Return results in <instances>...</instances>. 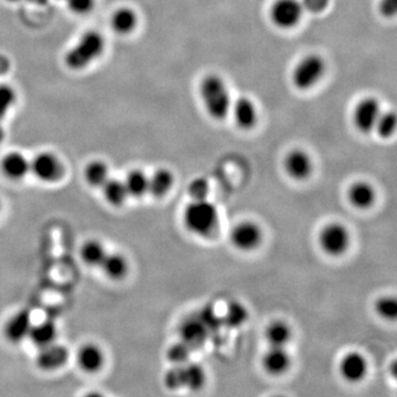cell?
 Listing matches in <instances>:
<instances>
[{"mask_svg": "<svg viewBox=\"0 0 397 397\" xmlns=\"http://www.w3.org/2000/svg\"><path fill=\"white\" fill-rule=\"evenodd\" d=\"M200 95L206 112L214 120H225L231 111L232 102L225 82L217 74L204 77L200 84Z\"/></svg>", "mask_w": 397, "mask_h": 397, "instance_id": "obj_1", "label": "cell"}, {"mask_svg": "<svg viewBox=\"0 0 397 397\" xmlns=\"http://www.w3.org/2000/svg\"><path fill=\"white\" fill-rule=\"evenodd\" d=\"M184 222L187 229L198 235L209 237L219 225V211L217 206L208 200H192L184 212Z\"/></svg>", "mask_w": 397, "mask_h": 397, "instance_id": "obj_2", "label": "cell"}, {"mask_svg": "<svg viewBox=\"0 0 397 397\" xmlns=\"http://www.w3.org/2000/svg\"><path fill=\"white\" fill-rule=\"evenodd\" d=\"M105 41L101 33L87 31L65 56V63L73 70L87 68L102 56Z\"/></svg>", "mask_w": 397, "mask_h": 397, "instance_id": "obj_3", "label": "cell"}, {"mask_svg": "<svg viewBox=\"0 0 397 397\" xmlns=\"http://www.w3.org/2000/svg\"><path fill=\"white\" fill-rule=\"evenodd\" d=\"M326 62L319 54H308L298 62L293 71V83L298 89H310L322 79Z\"/></svg>", "mask_w": 397, "mask_h": 397, "instance_id": "obj_4", "label": "cell"}, {"mask_svg": "<svg viewBox=\"0 0 397 397\" xmlns=\"http://www.w3.org/2000/svg\"><path fill=\"white\" fill-rule=\"evenodd\" d=\"M349 231L341 223H330L322 229L319 234V244L324 253L330 256H340L348 251L350 246Z\"/></svg>", "mask_w": 397, "mask_h": 397, "instance_id": "obj_5", "label": "cell"}, {"mask_svg": "<svg viewBox=\"0 0 397 397\" xmlns=\"http://www.w3.org/2000/svg\"><path fill=\"white\" fill-rule=\"evenodd\" d=\"M303 13L299 0H276L270 8V19L278 28H294L301 20Z\"/></svg>", "mask_w": 397, "mask_h": 397, "instance_id": "obj_6", "label": "cell"}, {"mask_svg": "<svg viewBox=\"0 0 397 397\" xmlns=\"http://www.w3.org/2000/svg\"><path fill=\"white\" fill-rule=\"evenodd\" d=\"M262 229L254 222H241L231 232L232 244L243 252L256 250L262 243Z\"/></svg>", "mask_w": 397, "mask_h": 397, "instance_id": "obj_7", "label": "cell"}, {"mask_svg": "<svg viewBox=\"0 0 397 397\" xmlns=\"http://www.w3.org/2000/svg\"><path fill=\"white\" fill-rule=\"evenodd\" d=\"M381 113L379 101L374 97H365L354 108V124L360 132L367 134L374 130Z\"/></svg>", "mask_w": 397, "mask_h": 397, "instance_id": "obj_8", "label": "cell"}, {"mask_svg": "<svg viewBox=\"0 0 397 397\" xmlns=\"http://www.w3.org/2000/svg\"><path fill=\"white\" fill-rule=\"evenodd\" d=\"M30 171L39 180L54 182L63 176V165L53 153H42L30 163Z\"/></svg>", "mask_w": 397, "mask_h": 397, "instance_id": "obj_9", "label": "cell"}, {"mask_svg": "<svg viewBox=\"0 0 397 397\" xmlns=\"http://www.w3.org/2000/svg\"><path fill=\"white\" fill-rule=\"evenodd\" d=\"M339 372L346 382H361L367 373V360L359 352H350L342 358Z\"/></svg>", "mask_w": 397, "mask_h": 397, "instance_id": "obj_10", "label": "cell"}, {"mask_svg": "<svg viewBox=\"0 0 397 397\" xmlns=\"http://www.w3.org/2000/svg\"><path fill=\"white\" fill-rule=\"evenodd\" d=\"M284 165L288 176L295 180H305L309 178L313 172V160L310 156L301 149H295L288 153Z\"/></svg>", "mask_w": 397, "mask_h": 397, "instance_id": "obj_11", "label": "cell"}, {"mask_svg": "<svg viewBox=\"0 0 397 397\" xmlns=\"http://www.w3.org/2000/svg\"><path fill=\"white\" fill-rule=\"evenodd\" d=\"M68 358H69V352L65 346L53 342L40 348V352L37 357V363L42 370L54 371L63 367L68 361Z\"/></svg>", "mask_w": 397, "mask_h": 397, "instance_id": "obj_12", "label": "cell"}, {"mask_svg": "<svg viewBox=\"0 0 397 397\" xmlns=\"http://www.w3.org/2000/svg\"><path fill=\"white\" fill-rule=\"evenodd\" d=\"M291 355L285 348L270 346L263 355L262 365L268 374L280 375L285 373L291 367Z\"/></svg>", "mask_w": 397, "mask_h": 397, "instance_id": "obj_13", "label": "cell"}, {"mask_svg": "<svg viewBox=\"0 0 397 397\" xmlns=\"http://www.w3.org/2000/svg\"><path fill=\"white\" fill-rule=\"evenodd\" d=\"M231 110L237 126L243 130H251L258 122V110L248 97L237 99L232 104Z\"/></svg>", "mask_w": 397, "mask_h": 397, "instance_id": "obj_14", "label": "cell"}, {"mask_svg": "<svg viewBox=\"0 0 397 397\" xmlns=\"http://www.w3.org/2000/svg\"><path fill=\"white\" fill-rule=\"evenodd\" d=\"M31 327L30 313L26 310H21L15 313L6 324L5 336L9 341L13 344L23 341V339H26L29 336Z\"/></svg>", "mask_w": 397, "mask_h": 397, "instance_id": "obj_15", "label": "cell"}, {"mask_svg": "<svg viewBox=\"0 0 397 397\" xmlns=\"http://www.w3.org/2000/svg\"><path fill=\"white\" fill-rule=\"evenodd\" d=\"M348 198L354 208L367 210L374 204L377 194L372 184L365 181H358L350 187Z\"/></svg>", "mask_w": 397, "mask_h": 397, "instance_id": "obj_16", "label": "cell"}, {"mask_svg": "<svg viewBox=\"0 0 397 397\" xmlns=\"http://www.w3.org/2000/svg\"><path fill=\"white\" fill-rule=\"evenodd\" d=\"M4 173L9 179L20 180L30 171V163L20 153H11L5 156L1 163Z\"/></svg>", "mask_w": 397, "mask_h": 397, "instance_id": "obj_17", "label": "cell"}, {"mask_svg": "<svg viewBox=\"0 0 397 397\" xmlns=\"http://www.w3.org/2000/svg\"><path fill=\"white\" fill-rule=\"evenodd\" d=\"M77 362L82 370L89 373L99 371L104 364V354L99 346L89 344L82 346L77 353Z\"/></svg>", "mask_w": 397, "mask_h": 397, "instance_id": "obj_18", "label": "cell"}, {"mask_svg": "<svg viewBox=\"0 0 397 397\" xmlns=\"http://www.w3.org/2000/svg\"><path fill=\"white\" fill-rule=\"evenodd\" d=\"M173 175L168 169H158L149 177L148 192L155 198L167 196L173 186Z\"/></svg>", "mask_w": 397, "mask_h": 397, "instance_id": "obj_19", "label": "cell"}, {"mask_svg": "<svg viewBox=\"0 0 397 397\" xmlns=\"http://www.w3.org/2000/svg\"><path fill=\"white\" fill-rule=\"evenodd\" d=\"M291 329L284 321H274L265 330V338L270 346L285 348L291 340Z\"/></svg>", "mask_w": 397, "mask_h": 397, "instance_id": "obj_20", "label": "cell"}, {"mask_svg": "<svg viewBox=\"0 0 397 397\" xmlns=\"http://www.w3.org/2000/svg\"><path fill=\"white\" fill-rule=\"evenodd\" d=\"M113 29L120 34H127L134 31L137 26L138 17L135 11L130 8H120L113 13L112 19Z\"/></svg>", "mask_w": 397, "mask_h": 397, "instance_id": "obj_21", "label": "cell"}, {"mask_svg": "<svg viewBox=\"0 0 397 397\" xmlns=\"http://www.w3.org/2000/svg\"><path fill=\"white\" fill-rule=\"evenodd\" d=\"M29 338L34 346L42 348L53 344L56 338V327L51 321H42L36 326L31 327Z\"/></svg>", "mask_w": 397, "mask_h": 397, "instance_id": "obj_22", "label": "cell"}, {"mask_svg": "<svg viewBox=\"0 0 397 397\" xmlns=\"http://www.w3.org/2000/svg\"><path fill=\"white\" fill-rule=\"evenodd\" d=\"M108 277L120 279L127 274V260L120 254H106L102 264L99 265Z\"/></svg>", "mask_w": 397, "mask_h": 397, "instance_id": "obj_23", "label": "cell"}, {"mask_svg": "<svg viewBox=\"0 0 397 397\" xmlns=\"http://www.w3.org/2000/svg\"><path fill=\"white\" fill-rule=\"evenodd\" d=\"M206 328L203 321H196L194 319L184 321L180 328L182 341L186 342L191 348L194 344H201L206 336Z\"/></svg>", "mask_w": 397, "mask_h": 397, "instance_id": "obj_24", "label": "cell"}, {"mask_svg": "<svg viewBox=\"0 0 397 397\" xmlns=\"http://www.w3.org/2000/svg\"><path fill=\"white\" fill-rule=\"evenodd\" d=\"M102 188L105 198L112 206H122L127 198L128 192L125 184L118 179H108Z\"/></svg>", "mask_w": 397, "mask_h": 397, "instance_id": "obj_25", "label": "cell"}, {"mask_svg": "<svg viewBox=\"0 0 397 397\" xmlns=\"http://www.w3.org/2000/svg\"><path fill=\"white\" fill-rule=\"evenodd\" d=\"M184 387L188 390L198 391L206 383V372L201 365L191 362L184 364Z\"/></svg>", "mask_w": 397, "mask_h": 397, "instance_id": "obj_26", "label": "cell"}, {"mask_svg": "<svg viewBox=\"0 0 397 397\" xmlns=\"http://www.w3.org/2000/svg\"><path fill=\"white\" fill-rule=\"evenodd\" d=\"M126 189H127L128 196L140 198L145 196L148 192V184L149 178L146 176V173L140 170H132L126 177Z\"/></svg>", "mask_w": 397, "mask_h": 397, "instance_id": "obj_27", "label": "cell"}, {"mask_svg": "<svg viewBox=\"0 0 397 397\" xmlns=\"http://www.w3.org/2000/svg\"><path fill=\"white\" fill-rule=\"evenodd\" d=\"M104 247L97 241H89L82 247V260L89 266H99L106 256Z\"/></svg>", "mask_w": 397, "mask_h": 397, "instance_id": "obj_28", "label": "cell"}, {"mask_svg": "<svg viewBox=\"0 0 397 397\" xmlns=\"http://www.w3.org/2000/svg\"><path fill=\"white\" fill-rule=\"evenodd\" d=\"M85 179L91 186L102 187L108 180V168L103 161L95 160L85 168Z\"/></svg>", "mask_w": 397, "mask_h": 397, "instance_id": "obj_29", "label": "cell"}, {"mask_svg": "<svg viewBox=\"0 0 397 397\" xmlns=\"http://www.w3.org/2000/svg\"><path fill=\"white\" fill-rule=\"evenodd\" d=\"M247 317H248V313L244 305L237 301H233L227 305L223 321L229 328H239L245 324Z\"/></svg>", "mask_w": 397, "mask_h": 397, "instance_id": "obj_30", "label": "cell"}, {"mask_svg": "<svg viewBox=\"0 0 397 397\" xmlns=\"http://www.w3.org/2000/svg\"><path fill=\"white\" fill-rule=\"evenodd\" d=\"M396 128V115L394 112L381 113L374 130L382 138H389L394 134Z\"/></svg>", "mask_w": 397, "mask_h": 397, "instance_id": "obj_31", "label": "cell"}, {"mask_svg": "<svg viewBox=\"0 0 397 397\" xmlns=\"http://www.w3.org/2000/svg\"><path fill=\"white\" fill-rule=\"evenodd\" d=\"M375 311L381 318L394 320L397 315V303L394 297H382L375 303Z\"/></svg>", "mask_w": 397, "mask_h": 397, "instance_id": "obj_32", "label": "cell"}, {"mask_svg": "<svg viewBox=\"0 0 397 397\" xmlns=\"http://www.w3.org/2000/svg\"><path fill=\"white\" fill-rule=\"evenodd\" d=\"M163 381L169 390H180L184 387V364H175V367L165 372Z\"/></svg>", "mask_w": 397, "mask_h": 397, "instance_id": "obj_33", "label": "cell"}, {"mask_svg": "<svg viewBox=\"0 0 397 397\" xmlns=\"http://www.w3.org/2000/svg\"><path fill=\"white\" fill-rule=\"evenodd\" d=\"M190 354H191V346L186 342L181 341L169 348L167 357L173 364H184L189 361Z\"/></svg>", "mask_w": 397, "mask_h": 397, "instance_id": "obj_34", "label": "cell"}, {"mask_svg": "<svg viewBox=\"0 0 397 397\" xmlns=\"http://www.w3.org/2000/svg\"><path fill=\"white\" fill-rule=\"evenodd\" d=\"M188 190L192 200H206L209 196L210 184L206 179H194L189 184Z\"/></svg>", "mask_w": 397, "mask_h": 397, "instance_id": "obj_35", "label": "cell"}, {"mask_svg": "<svg viewBox=\"0 0 397 397\" xmlns=\"http://www.w3.org/2000/svg\"><path fill=\"white\" fill-rule=\"evenodd\" d=\"M15 99V91L8 85H0V120L5 118Z\"/></svg>", "mask_w": 397, "mask_h": 397, "instance_id": "obj_36", "label": "cell"}, {"mask_svg": "<svg viewBox=\"0 0 397 397\" xmlns=\"http://www.w3.org/2000/svg\"><path fill=\"white\" fill-rule=\"evenodd\" d=\"M66 4L73 13L84 15L92 11L95 0H66Z\"/></svg>", "mask_w": 397, "mask_h": 397, "instance_id": "obj_37", "label": "cell"}, {"mask_svg": "<svg viewBox=\"0 0 397 397\" xmlns=\"http://www.w3.org/2000/svg\"><path fill=\"white\" fill-rule=\"evenodd\" d=\"M303 11L311 13H320L326 11L330 0H301Z\"/></svg>", "mask_w": 397, "mask_h": 397, "instance_id": "obj_38", "label": "cell"}, {"mask_svg": "<svg viewBox=\"0 0 397 397\" xmlns=\"http://www.w3.org/2000/svg\"><path fill=\"white\" fill-rule=\"evenodd\" d=\"M379 11L385 17H394L397 11V0H381Z\"/></svg>", "mask_w": 397, "mask_h": 397, "instance_id": "obj_39", "label": "cell"}, {"mask_svg": "<svg viewBox=\"0 0 397 397\" xmlns=\"http://www.w3.org/2000/svg\"><path fill=\"white\" fill-rule=\"evenodd\" d=\"M1 135H3V132H1V130H0V139H1Z\"/></svg>", "mask_w": 397, "mask_h": 397, "instance_id": "obj_40", "label": "cell"}, {"mask_svg": "<svg viewBox=\"0 0 397 397\" xmlns=\"http://www.w3.org/2000/svg\"><path fill=\"white\" fill-rule=\"evenodd\" d=\"M0 209H1V206H0Z\"/></svg>", "mask_w": 397, "mask_h": 397, "instance_id": "obj_41", "label": "cell"}]
</instances>
